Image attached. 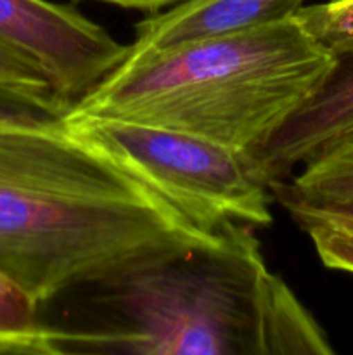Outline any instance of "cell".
Returning a JSON list of instances; mask_svg holds the SVG:
<instances>
[{
  "instance_id": "cell-5",
  "label": "cell",
  "mask_w": 353,
  "mask_h": 355,
  "mask_svg": "<svg viewBox=\"0 0 353 355\" xmlns=\"http://www.w3.org/2000/svg\"><path fill=\"white\" fill-rule=\"evenodd\" d=\"M0 44L40 69L52 90L73 104L128 52V45L78 10L47 0H0Z\"/></svg>"
},
{
  "instance_id": "cell-18",
  "label": "cell",
  "mask_w": 353,
  "mask_h": 355,
  "mask_svg": "<svg viewBox=\"0 0 353 355\" xmlns=\"http://www.w3.org/2000/svg\"><path fill=\"white\" fill-rule=\"evenodd\" d=\"M332 3H346V2H352V0H329Z\"/></svg>"
},
{
  "instance_id": "cell-12",
  "label": "cell",
  "mask_w": 353,
  "mask_h": 355,
  "mask_svg": "<svg viewBox=\"0 0 353 355\" xmlns=\"http://www.w3.org/2000/svg\"><path fill=\"white\" fill-rule=\"evenodd\" d=\"M38 335V304L0 270V340Z\"/></svg>"
},
{
  "instance_id": "cell-10",
  "label": "cell",
  "mask_w": 353,
  "mask_h": 355,
  "mask_svg": "<svg viewBox=\"0 0 353 355\" xmlns=\"http://www.w3.org/2000/svg\"><path fill=\"white\" fill-rule=\"evenodd\" d=\"M73 104L57 94H26L0 90V127L59 128Z\"/></svg>"
},
{
  "instance_id": "cell-8",
  "label": "cell",
  "mask_w": 353,
  "mask_h": 355,
  "mask_svg": "<svg viewBox=\"0 0 353 355\" xmlns=\"http://www.w3.org/2000/svg\"><path fill=\"white\" fill-rule=\"evenodd\" d=\"M265 355H336L317 319L279 274L263 279Z\"/></svg>"
},
{
  "instance_id": "cell-13",
  "label": "cell",
  "mask_w": 353,
  "mask_h": 355,
  "mask_svg": "<svg viewBox=\"0 0 353 355\" xmlns=\"http://www.w3.org/2000/svg\"><path fill=\"white\" fill-rule=\"evenodd\" d=\"M275 203H279L289 214L298 227L301 225H320L332 231L353 236V203L345 205H311L291 198L282 193H273Z\"/></svg>"
},
{
  "instance_id": "cell-15",
  "label": "cell",
  "mask_w": 353,
  "mask_h": 355,
  "mask_svg": "<svg viewBox=\"0 0 353 355\" xmlns=\"http://www.w3.org/2000/svg\"><path fill=\"white\" fill-rule=\"evenodd\" d=\"M300 229L310 238L318 259L327 269L353 276V236L320 225H301Z\"/></svg>"
},
{
  "instance_id": "cell-17",
  "label": "cell",
  "mask_w": 353,
  "mask_h": 355,
  "mask_svg": "<svg viewBox=\"0 0 353 355\" xmlns=\"http://www.w3.org/2000/svg\"><path fill=\"white\" fill-rule=\"evenodd\" d=\"M97 2L111 3V6L123 7V9H134L142 10V12L156 14L170 9L173 6H179L183 0H97Z\"/></svg>"
},
{
  "instance_id": "cell-3",
  "label": "cell",
  "mask_w": 353,
  "mask_h": 355,
  "mask_svg": "<svg viewBox=\"0 0 353 355\" xmlns=\"http://www.w3.org/2000/svg\"><path fill=\"white\" fill-rule=\"evenodd\" d=\"M338 62L293 16L118 66L71 111L187 132L253 156Z\"/></svg>"
},
{
  "instance_id": "cell-14",
  "label": "cell",
  "mask_w": 353,
  "mask_h": 355,
  "mask_svg": "<svg viewBox=\"0 0 353 355\" xmlns=\"http://www.w3.org/2000/svg\"><path fill=\"white\" fill-rule=\"evenodd\" d=\"M0 90L26 94L54 92L40 69L0 44ZM55 94V92H54Z\"/></svg>"
},
{
  "instance_id": "cell-6",
  "label": "cell",
  "mask_w": 353,
  "mask_h": 355,
  "mask_svg": "<svg viewBox=\"0 0 353 355\" xmlns=\"http://www.w3.org/2000/svg\"><path fill=\"white\" fill-rule=\"evenodd\" d=\"M338 59L324 87L251 156L269 186L353 139V54Z\"/></svg>"
},
{
  "instance_id": "cell-7",
  "label": "cell",
  "mask_w": 353,
  "mask_h": 355,
  "mask_svg": "<svg viewBox=\"0 0 353 355\" xmlns=\"http://www.w3.org/2000/svg\"><path fill=\"white\" fill-rule=\"evenodd\" d=\"M307 0H183L151 14L135 26L125 61L130 66L145 58L190 42L239 33L293 17Z\"/></svg>"
},
{
  "instance_id": "cell-16",
  "label": "cell",
  "mask_w": 353,
  "mask_h": 355,
  "mask_svg": "<svg viewBox=\"0 0 353 355\" xmlns=\"http://www.w3.org/2000/svg\"><path fill=\"white\" fill-rule=\"evenodd\" d=\"M0 355H61L38 335L0 340Z\"/></svg>"
},
{
  "instance_id": "cell-1",
  "label": "cell",
  "mask_w": 353,
  "mask_h": 355,
  "mask_svg": "<svg viewBox=\"0 0 353 355\" xmlns=\"http://www.w3.org/2000/svg\"><path fill=\"white\" fill-rule=\"evenodd\" d=\"M213 239L68 127H0V270L38 305Z\"/></svg>"
},
{
  "instance_id": "cell-9",
  "label": "cell",
  "mask_w": 353,
  "mask_h": 355,
  "mask_svg": "<svg viewBox=\"0 0 353 355\" xmlns=\"http://www.w3.org/2000/svg\"><path fill=\"white\" fill-rule=\"evenodd\" d=\"M270 191L311 205L353 203V139L305 163L298 175L272 182Z\"/></svg>"
},
{
  "instance_id": "cell-2",
  "label": "cell",
  "mask_w": 353,
  "mask_h": 355,
  "mask_svg": "<svg viewBox=\"0 0 353 355\" xmlns=\"http://www.w3.org/2000/svg\"><path fill=\"white\" fill-rule=\"evenodd\" d=\"M255 229L114 276L38 305V336L61 355H265L263 279Z\"/></svg>"
},
{
  "instance_id": "cell-4",
  "label": "cell",
  "mask_w": 353,
  "mask_h": 355,
  "mask_svg": "<svg viewBox=\"0 0 353 355\" xmlns=\"http://www.w3.org/2000/svg\"><path fill=\"white\" fill-rule=\"evenodd\" d=\"M66 127L204 231L272 224V191L249 155L187 132L73 111Z\"/></svg>"
},
{
  "instance_id": "cell-11",
  "label": "cell",
  "mask_w": 353,
  "mask_h": 355,
  "mask_svg": "<svg viewBox=\"0 0 353 355\" xmlns=\"http://www.w3.org/2000/svg\"><path fill=\"white\" fill-rule=\"evenodd\" d=\"M294 16L338 58L353 54V0L303 6Z\"/></svg>"
}]
</instances>
